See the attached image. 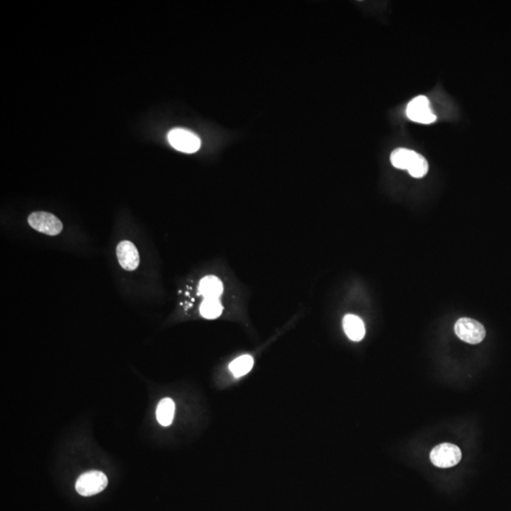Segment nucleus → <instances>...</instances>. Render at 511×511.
Instances as JSON below:
<instances>
[{
	"mask_svg": "<svg viewBox=\"0 0 511 511\" xmlns=\"http://www.w3.org/2000/svg\"><path fill=\"white\" fill-rule=\"evenodd\" d=\"M108 479L102 472L91 471L84 472L78 478L75 488L81 496H92L102 493L107 486Z\"/></svg>",
	"mask_w": 511,
	"mask_h": 511,
	"instance_id": "nucleus-1",
	"label": "nucleus"
},
{
	"mask_svg": "<svg viewBox=\"0 0 511 511\" xmlns=\"http://www.w3.org/2000/svg\"><path fill=\"white\" fill-rule=\"evenodd\" d=\"M455 331L459 339L471 345L481 343L486 337L484 326L472 318L464 317L458 320Z\"/></svg>",
	"mask_w": 511,
	"mask_h": 511,
	"instance_id": "nucleus-2",
	"label": "nucleus"
},
{
	"mask_svg": "<svg viewBox=\"0 0 511 511\" xmlns=\"http://www.w3.org/2000/svg\"><path fill=\"white\" fill-rule=\"evenodd\" d=\"M461 458L460 449L451 443H442L436 446L430 453L432 463L442 469L456 466L461 461Z\"/></svg>",
	"mask_w": 511,
	"mask_h": 511,
	"instance_id": "nucleus-3",
	"label": "nucleus"
},
{
	"mask_svg": "<svg viewBox=\"0 0 511 511\" xmlns=\"http://www.w3.org/2000/svg\"><path fill=\"white\" fill-rule=\"evenodd\" d=\"M168 140L176 150L187 154L195 153L201 146V140L197 135L182 128H175L168 133Z\"/></svg>",
	"mask_w": 511,
	"mask_h": 511,
	"instance_id": "nucleus-4",
	"label": "nucleus"
},
{
	"mask_svg": "<svg viewBox=\"0 0 511 511\" xmlns=\"http://www.w3.org/2000/svg\"><path fill=\"white\" fill-rule=\"evenodd\" d=\"M29 225L38 232L56 236L62 232V224L53 214L45 211L32 213L28 218Z\"/></svg>",
	"mask_w": 511,
	"mask_h": 511,
	"instance_id": "nucleus-5",
	"label": "nucleus"
},
{
	"mask_svg": "<svg viewBox=\"0 0 511 511\" xmlns=\"http://www.w3.org/2000/svg\"><path fill=\"white\" fill-rule=\"evenodd\" d=\"M407 117L418 124H431L437 117L432 113L430 102L425 96H418L409 102L406 109Z\"/></svg>",
	"mask_w": 511,
	"mask_h": 511,
	"instance_id": "nucleus-6",
	"label": "nucleus"
},
{
	"mask_svg": "<svg viewBox=\"0 0 511 511\" xmlns=\"http://www.w3.org/2000/svg\"><path fill=\"white\" fill-rule=\"evenodd\" d=\"M119 265L126 271H134L140 265V254L137 247L130 241H122L117 246Z\"/></svg>",
	"mask_w": 511,
	"mask_h": 511,
	"instance_id": "nucleus-7",
	"label": "nucleus"
},
{
	"mask_svg": "<svg viewBox=\"0 0 511 511\" xmlns=\"http://www.w3.org/2000/svg\"><path fill=\"white\" fill-rule=\"evenodd\" d=\"M345 333L352 341L359 342L365 337L366 328L363 320L353 314H347L343 319Z\"/></svg>",
	"mask_w": 511,
	"mask_h": 511,
	"instance_id": "nucleus-8",
	"label": "nucleus"
},
{
	"mask_svg": "<svg viewBox=\"0 0 511 511\" xmlns=\"http://www.w3.org/2000/svg\"><path fill=\"white\" fill-rule=\"evenodd\" d=\"M224 291L222 281L217 277L208 276L200 282L199 293L205 300H218Z\"/></svg>",
	"mask_w": 511,
	"mask_h": 511,
	"instance_id": "nucleus-9",
	"label": "nucleus"
},
{
	"mask_svg": "<svg viewBox=\"0 0 511 511\" xmlns=\"http://www.w3.org/2000/svg\"><path fill=\"white\" fill-rule=\"evenodd\" d=\"M175 406L172 399L165 398L159 401L157 409V421L162 426H170L175 417Z\"/></svg>",
	"mask_w": 511,
	"mask_h": 511,
	"instance_id": "nucleus-10",
	"label": "nucleus"
},
{
	"mask_svg": "<svg viewBox=\"0 0 511 511\" xmlns=\"http://www.w3.org/2000/svg\"><path fill=\"white\" fill-rule=\"evenodd\" d=\"M415 151L409 150L406 148H398L391 154V164L401 170H409L410 165L414 159Z\"/></svg>",
	"mask_w": 511,
	"mask_h": 511,
	"instance_id": "nucleus-11",
	"label": "nucleus"
},
{
	"mask_svg": "<svg viewBox=\"0 0 511 511\" xmlns=\"http://www.w3.org/2000/svg\"><path fill=\"white\" fill-rule=\"evenodd\" d=\"M254 366V359L248 354L241 355L235 359L230 365V371L236 378L244 376L251 371Z\"/></svg>",
	"mask_w": 511,
	"mask_h": 511,
	"instance_id": "nucleus-12",
	"label": "nucleus"
},
{
	"mask_svg": "<svg viewBox=\"0 0 511 511\" xmlns=\"http://www.w3.org/2000/svg\"><path fill=\"white\" fill-rule=\"evenodd\" d=\"M201 314L206 319H215L223 312V306L219 300H205L201 304Z\"/></svg>",
	"mask_w": 511,
	"mask_h": 511,
	"instance_id": "nucleus-13",
	"label": "nucleus"
},
{
	"mask_svg": "<svg viewBox=\"0 0 511 511\" xmlns=\"http://www.w3.org/2000/svg\"><path fill=\"white\" fill-rule=\"evenodd\" d=\"M429 165L425 157L420 156V154L416 153L414 159L409 168L410 175L415 178H421L428 172Z\"/></svg>",
	"mask_w": 511,
	"mask_h": 511,
	"instance_id": "nucleus-14",
	"label": "nucleus"
}]
</instances>
